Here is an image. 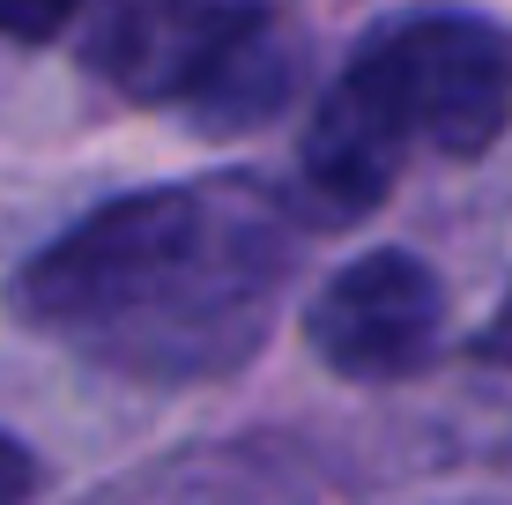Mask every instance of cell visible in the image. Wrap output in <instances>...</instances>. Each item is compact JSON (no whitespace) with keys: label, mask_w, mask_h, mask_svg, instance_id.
I'll return each mask as SVG.
<instances>
[{"label":"cell","mask_w":512,"mask_h":505,"mask_svg":"<svg viewBox=\"0 0 512 505\" xmlns=\"http://www.w3.org/2000/svg\"><path fill=\"white\" fill-rule=\"evenodd\" d=\"M201 231H208V186L119 194L8 275V320L30 335L82 342L97 357L119 327H134L156 305V290L201 246Z\"/></svg>","instance_id":"1"},{"label":"cell","mask_w":512,"mask_h":505,"mask_svg":"<svg viewBox=\"0 0 512 505\" xmlns=\"http://www.w3.org/2000/svg\"><path fill=\"white\" fill-rule=\"evenodd\" d=\"M446 335V283L401 246H372L327 275L305 305V342L334 379L394 387L423 372Z\"/></svg>","instance_id":"2"},{"label":"cell","mask_w":512,"mask_h":505,"mask_svg":"<svg viewBox=\"0 0 512 505\" xmlns=\"http://www.w3.org/2000/svg\"><path fill=\"white\" fill-rule=\"evenodd\" d=\"M409 134L438 156H483L512 119V30L475 15H409L379 30Z\"/></svg>","instance_id":"3"},{"label":"cell","mask_w":512,"mask_h":505,"mask_svg":"<svg viewBox=\"0 0 512 505\" xmlns=\"http://www.w3.org/2000/svg\"><path fill=\"white\" fill-rule=\"evenodd\" d=\"M409 112H401L394 67H386V45L372 38L342 75L327 82V97L312 104L305 119V194L327 223H357L394 194V171L409 156Z\"/></svg>","instance_id":"4"},{"label":"cell","mask_w":512,"mask_h":505,"mask_svg":"<svg viewBox=\"0 0 512 505\" xmlns=\"http://www.w3.org/2000/svg\"><path fill=\"white\" fill-rule=\"evenodd\" d=\"M82 67L134 104H179L245 0H82Z\"/></svg>","instance_id":"5"},{"label":"cell","mask_w":512,"mask_h":505,"mask_svg":"<svg viewBox=\"0 0 512 505\" xmlns=\"http://www.w3.org/2000/svg\"><path fill=\"white\" fill-rule=\"evenodd\" d=\"M297 97V45L290 30L275 23V15L245 8L231 30H223V45L201 60V75L179 90L186 104V127L201 134V142H238V134L268 127L282 104Z\"/></svg>","instance_id":"6"},{"label":"cell","mask_w":512,"mask_h":505,"mask_svg":"<svg viewBox=\"0 0 512 505\" xmlns=\"http://www.w3.org/2000/svg\"><path fill=\"white\" fill-rule=\"evenodd\" d=\"M82 15V0H0V38L15 45H52Z\"/></svg>","instance_id":"7"},{"label":"cell","mask_w":512,"mask_h":505,"mask_svg":"<svg viewBox=\"0 0 512 505\" xmlns=\"http://www.w3.org/2000/svg\"><path fill=\"white\" fill-rule=\"evenodd\" d=\"M30 498H38V454L0 431V505H30Z\"/></svg>","instance_id":"8"},{"label":"cell","mask_w":512,"mask_h":505,"mask_svg":"<svg viewBox=\"0 0 512 505\" xmlns=\"http://www.w3.org/2000/svg\"><path fill=\"white\" fill-rule=\"evenodd\" d=\"M475 357H483V364H512V283H505L498 312L483 320V335H475Z\"/></svg>","instance_id":"9"}]
</instances>
